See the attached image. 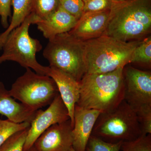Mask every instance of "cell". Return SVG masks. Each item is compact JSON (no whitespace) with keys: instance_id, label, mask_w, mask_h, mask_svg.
<instances>
[{"instance_id":"1","label":"cell","mask_w":151,"mask_h":151,"mask_svg":"<svg viewBox=\"0 0 151 151\" xmlns=\"http://www.w3.org/2000/svg\"><path fill=\"white\" fill-rule=\"evenodd\" d=\"M151 0L113 2L104 34L124 42L140 40L150 32Z\"/></svg>"},{"instance_id":"2","label":"cell","mask_w":151,"mask_h":151,"mask_svg":"<svg viewBox=\"0 0 151 151\" xmlns=\"http://www.w3.org/2000/svg\"><path fill=\"white\" fill-rule=\"evenodd\" d=\"M124 69L101 74L85 73L79 81L80 96L76 105L101 113L117 107L124 100Z\"/></svg>"},{"instance_id":"3","label":"cell","mask_w":151,"mask_h":151,"mask_svg":"<svg viewBox=\"0 0 151 151\" xmlns=\"http://www.w3.org/2000/svg\"><path fill=\"white\" fill-rule=\"evenodd\" d=\"M141 41L124 42L103 35L84 41L85 73L101 74L124 68L131 63Z\"/></svg>"},{"instance_id":"4","label":"cell","mask_w":151,"mask_h":151,"mask_svg":"<svg viewBox=\"0 0 151 151\" xmlns=\"http://www.w3.org/2000/svg\"><path fill=\"white\" fill-rule=\"evenodd\" d=\"M39 20L37 17L31 13L21 24L10 32L2 47L0 64L7 61H14L38 74L48 76L49 66L42 65L36 59V53L41 50L42 45L39 40L32 37L29 32L30 26Z\"/></svg>"},{"instance_id":"5","label":"cell","mask_w":151,"mask_h":151,"mask_svg":"<svg viewBox=\"0 0 151 151\" xmlns=\"http://www.w3.org/2000/svg\"><path fill=\"white\" fill-rule=\"evenodd\" d=\"M142 134L137 113L124 100L113 110L100 113L92 133L111 143L133 140Z\"/></svg>"},{"instance_id":"6","label":"cell","mask_w":151,"mask_h":151,"mask_svg":"<svg viewBox=\"0 0 151 151\" xmlns=\"http://www.w3.org/2000/svg\"><path fill=\"white\" fill-rule=\"evenodd\" d=\"M43 55L49 66L64 71L78 82L85 74L84 41L68 32L48 40Z\"/></svg>"},{"instance_id":"7","label":"cell","mask_w":151,"mask_h":151,"mask_svg":"<svg viewBox=\"0 0 151 151\" xmlns=\"http://www.w3.org/2000/svg\"><path fill=\"white\" fill-rule=\"evenodd\" d=\"M17 78L9 90L14 99L33 111L49 105L59 94L54 80L29 68Z\"/></svg>"},{"instance_id":"8","label":"cell","mask_w":151,"mask_h":151,"mask_svg":"<svg viewBox=\"0 0 151 151\" xmlns=\"http://www.w3.org/2000/svg\"><path fill=\"white\" fill-rule=\"evenodd\" d=\"M124 100L136 112L151 107V73L129 66L124 69Z\"/></svg>"},{"instance_id":"9","label":"cell","mask_w":151,"mask_h":151,"mask_svg":"<svg viewBox=\"0 0 151 151\" xmlns=\"http://www.w3.org/2000/svg\"><path fill=\"white\" fill-rule=\"evenodd\" d=\"M69 119L67 108L58 94L47 109L45 111L39 109L36 112L30 123L25 143L24 151L30 148L38 138L49 128Z\"/></svg>"},{"instance_id":"10","label":"cell","mask_w":151,"mask_h":151,"mask_svg":"<svg viewBox=\"0 0 151 151\" xmlns=\"http://www.w3.org/2000/svg\"><path fill=\"white\" fill-rule=\"evenodd\" d=\"M73 127L70 119L52 125L42 134L33 146L37 151H71Z\"/></svg>"},{"instance_id":"11","label":"cell","mask_w":151,"mask_h":151,"mask_svg":"<svg viewBox=\"0 0 151 151\" xmlns=\"http://www.w3.org/2000/svg\"><path fill=\"white\" fill-rule=\"evenodd\" d=\"M101 112L86 109L76 105L73 115V148L75 151H85L92 130Z\"/></svg>"},{"instance_id":"12","label":"cell","mask_w":151,"mask_h":151,"mask_svg":"<svg viewBox=\"0 0 151 151\" xmlns=\"http://www.w3.org/2000/svg\"><path fill=\"white\" fill-rule=\"evenodd\" d=\"M110 10L83 13L69 34L85 41L104 34L108 23Z\"/></svg>"},{"instance_id":"13","label":"cell","mask_w":151,"mask_h":151,"mask_svg":"<svg viewBox=\"0 0 151 151\" xmlns=\"http://www.w3.org/2000/svg\"><path fill=\"white\" fill-rule=\"evenodd\" d=\"M48 76L53 79L56 84L60 95L68 111L73 128L74 109L80 96L79 82L71 75L51 66H49Z\"/></svg>"},{"instance_id":"14","label":"cell","mask_w":151,"mask_h":151,"mask_svg":"<svg viewBox=\"0 0 151 151\" xmlns=\"http://www.w3.org/2000/svg\"><path fill=\"white\" fill-rule=\"evenodd\" d=\"M78 20L59 7L53 13L44 19L35 24L43 36L48 40L56 36L70 31Z\"/></svg>"},{"instance_id":"15","label":"cell","mask_w":151,"mask_h":151,"mask_svg":"<svg viewBox=\"0 0 151 151\" xmlns=\"http://www.w3.org/2000/svg\"><path fill=\"white\" fill-rule=\"evenodd\" d=\"M37 111H33L21 103L17 102L0 81V114L16 123L30 124Z\"/></svg>"},{"instance_id":"16","label":"cell","mask_w":151,"mask_h":151,"mask_svg":"<svg viewBox=\"0 0 151 151\" xmlns=\"http://www.w3.org/2000/svg\"><path fill=\"white\" fill-rule=\"evenodd\" d=\"M33 0H12L13 14L8 27L0 34V50L6 38L12 31L19 26L31 14Z\"/></svg>"},{"instance_id":"17","label":"cell","mask_w":151,"mask_h":151,"mask_svg":"<svg viewBox=\"0 0 151 151\" xmlns=\"http://www.w3.org/2000/svg\"><path fill=\"white\" fill-rule=\"evenodd\" d=\"M60 2V0H33L31 13L39 20L44 19L59 8Z\"/></svg>"},{"instance_id":"18","label":"cell","mask_w":151,"mask_h":151,"mask_svg":"<svg viewBox=\"0 0 151 151\" xmlns=\"http://www.w3.org/2000/svg\"><path fill=\"white\" fill-rule=\"evenodd\" d=\"M151 37L145 38L135 49L131 60V63H139L150 65Z\"/></svg>"},{"instance_id":"19","label":"cell","mask_w":151,"mask_h":151,"mask_svg":"<svg viewBox=\"0 0 151 151\" xmlns=\"http://www.w3.org/2000/svg\"><path fill=\"white\" fill-rule=\"evenodd\" d=\"M30 124L28 122L16 123L8 119H0V147L7 139L15 133L29 128Z\"/></svg>"},{"instance_id":"20","label":"cell","mask_w":151,"mask_h":151,"mask_svg":"<svg viewBox=\"0 0 151 151\" xmlns=\"http://www.w3.org/2000/svg\"><path fill=\"white\" fill-rule=\"evenodd\" d=\"M29 127L11 136L0 147V151H24L25 143Z\"/></svg>"},{"instance_id":"21","label":"cell","mask_w":151,"mask_h":151,"mask_svg":"<svg viewBox=\"0 0 151 151\" xmlns=\"http://www.w3.org/2000/svg\"><path fill=\"white\" fill-rule=\"evenodd\" d=\"M120 151H151V134H142L134 140L122 142Z\"/></svg>"},{"instance_id":"22","label":"cell","mask_w":151,"mask_h":151,"mask_svg":"<svg viewBox=\"0 0 151 151\" xmlns=\"http://www.w3.org/2000/svg\"><path fill=\"white\" fill-rule=\"evenodd\" d=\"M122 143L108 142L91 135L85 151H120Z\"/></svg>"},{"instance_id":"23","label":"cell","mask_w":151,"mask_h":151,"mask_svg":"<svg viewBox=\"0 0 151 151\" xmlns=\"http://www.w3.org/2000/svg\"><path fill=\"white\" fill-rule=\"evenodd\" d=\"M60 6L78 20L84 13L82 0H60Z\"/></svg>"},{"instance_id":"24","label":"cell","mask_w":151,"mask_h":151,"mask_svg":"<svg viewBox=\"0 0 151 151\" xmlns=\"http://www.w3.org/2000/svg\"><path fill=\"white\" fill-rule=\"evenodd\" d=\"M84 4V13L110 10L112 0H82Z\"/></svg>"},{"instance_id":"25","label":"cell","mask_w":151,"mask_h":151,"mask_svg":"<svg viewBox=\"0 0 151 151\" xmlns=\"http://www.w3.org/2000/svg\"><path fill=\"white\" fill-rule=\"evenodd\" d=\"M11 2L12 0H0V19L1 24L4 28L8 27L9 19L12 17L11 14Z\"/></svg>"},{"instance_id":"26","label":"cell","mask_w":151,"mask_h":151,"mask_svg":"<svg viewBox=\"0 0 151 151\" xmlns=\"http://www.w3.org/2000/svg\"><path fill=\"white\" fill-rule=\"evenodd\" d=\"M26 151H37V150H36L35 147H34L33 146H32L30 148H29V150H27Z\"/></svg>"},{"instance_id":"27","label":"cell","mask_w":151,"mask_h":151,"mask_svg":"<svg viewBox=\"0 0 151 151\" xmlns=\"http://www.w3.org/2000/svg\"><path fill=\"white\" fill-rule=\"evenodd\" d=\"M112 1L113 2H116L123 1H124V0H112Z\"/></svg>"},{"instance_id":"28","label":"cell","mask_w":151,"mask_h":151,"mask_svg":"<svg viewBox=\"0 0 151 151\" xmlns=\"http://www.w3.org/2000/svg\"><path fill=\"white\" fill-rule=\"evenodd\" d=\"M71 151H74V150H73V148L72 149V150H71Z\"/></svg>"}]
</instances>
